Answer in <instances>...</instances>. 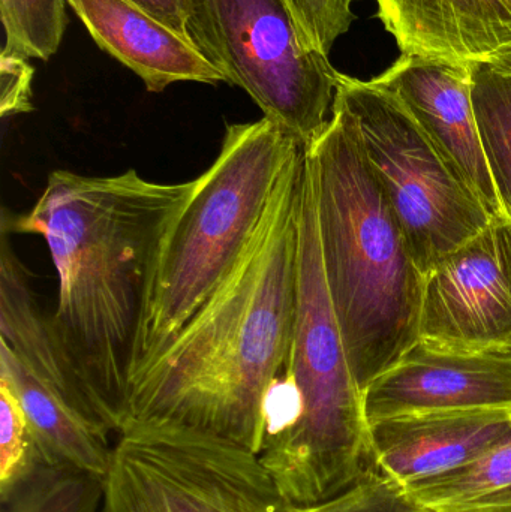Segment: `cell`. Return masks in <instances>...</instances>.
I'll return each mask as SVG.
<instances>
[{"instance_id":"1","label":"cell","mask_w":511,"mask_h":512,"mask_svg":"<svg viewBox=\"0 0 511 512\" xmlns=\"http://www.w3.org/2000/svg\"><path fill=\"white\" fill-rule=\"evenodd\" d=\"M197 183L59 170L29 212L2 210V230L47 243L59 280L51 325L114 438L159 255Z\"/></svg>"},{"instance_id":"2","label":"cell","mask_w":511,"mask_h":512,"mask_svg":"<svg viewBox=\"0 0 511 512\" xmlns=\"http://www.w3.org/2000/svg\"><path fill=\"white\" fill-rule=\"evenodd\" d=\"M305 158L300 149L285 168L227 282L129 384L125 423L170 424L260 454L267 397L287 373L293 343Z\"/></svg>"},{"instance_id":"3","label":"cell","mask_w":511,"mask_h":512,"mask_svg":"<svg viewBox=\"0 0 511 512\" xmlns=\"http://www.w3.org/2000/svg\"><path fill=\"white\" fill-rule=\"evenodd\" d=\"M306 159L324 274L363 393L420 339L425 276L353 119L336 102L329 126L306 149Z\"/></svg>"},{"instance_id":"4","label":"cell","mask_w":511,"mask_h":512,"mask_svg":"<svg viewBox=\"0 0 511 512\" xmlns=\"http://www.w3.org/2000/svg\"><path fill=\"white\" fill-rule=\"evenodd\" d=\"M285 379L293 390L296 417L284 432L264 439L258 456L288 504H321L359 480L371 463V447L363 393L324 274L314 182L306 158L296 319Z\"/></svg>"},{"instance_id":"5","label":"cell","mask_w":511,"mask_h":512,"mask_svg":"<svg viewBox=\"0 0 511 512\" xmlns=\"http://www.w3.org/2000/svg\"><path fill=\"white\" fill-rule=\"evenodd\" d=\"M305 147L266 117L225 129L162 246L129 384L152 366L212 300L248 252L279 179Z\"/></svg>"},{"instance_id":"6","label":"cell","mask_w":511,"mask_h":512,"mask_svg":"<svg viewBox=\"0 0 511 512\" xmlns=\"http://www.w3.org/2000/svg\"><path fill=\"white\" fill-rule=\"evenodd\" d=\"M188 39L225 83L308 149L332 120L339 75L287 0H186Z\"/></svg>"},{"instance_id":"7","label":"cell","mask_w":511,"mask_h":512,"mask_svg":"<svg viewBox=\"0 0 511 512\" xmlns=\"http://www.w3.org/2000/svg\"><path fill=\"white\" fill-rule=\"evenodd\" d=\"M335 102L353 119L423 276L491 224L494 216L392 92L341 74Z\"/></svg>"},{"instance_id":"8","label":"cell","mask_w":511,"mask_h":512,"mask_svg":"<svg viewBox=\"0 0 511 512\" xmlns=\"http://www.w3.org/2000/svg\"><path fill=\"white\" fill-rule=\"evenodd\" d=\"M260 456L170 424L126 421L102 478L99 512H287Z\"/></svg>"},{"instance_id":"9","label":"cell","mask_w":511,"mask_h":512,"mask_svg":"<svg viewBox=\"0 0 511 512\" xmlns=\"http://www.w3.org/2000/svg\"><path fill=\"white\" fill-rule=\"evenodd\" d=\"M420 339L511 348V221L494 218L425 276Z\"/></svg>"},{"instance_id":"10","label":"cell","mask_w":511,"mask_h":512,"mask_svg":"<svg viewBox=\"0 0 511 512\" xmlns=\"http://www.w3.org/2000/svg\"><path fill=\"white\" fill-rule=\"evenodd\" d=\"M368 423L429 412L511 411V348L419 339L363 391Z\"/></svg>"},{"instance_id":"11","label":"cell","mask_w":511,"mask_h":512,"mask_svg":"<svg viewBox=\"0 0 511 512\" xmlns=\"http://www.w3.org/2000/svg\"><path fill=\"white\" fill-rule=\"evenodd\" d=\"M374 81L404 104L486 210L504 216L474 111L473 63L402 54Z\"/></svg>"},{"instance_id":"12","label":"cell","mask_w":511,"mask_h":512,"mask_svg":"<svg viewBox=\"0 0 511 512\" xmlns=\"http://www.w3.org/2000/svg\"><path fill=\"white\" fill-rule=\"evenodd\" d=\"M511 426V411L429 412L369 424L371 463L401 486L476 459Z\"/></svg>"},{"instance_id":"13","label":"cell","mask_w":511,"mask_h":512,"mask_svg":"<svg viewBox=\"0 0 511 512\" xmlns=\"http://www.w3.org/2000/svg\"><path fill=\"white\" fill-rule=\"evenodd\" d=\"M101 50L128 66L147 92L180 81L225 83L221 72L179 33L132 0H66Z\"/></svg>"},{"instance_id":"14","label":"cell","mask_w":511,"mask_h":512,"mask_svg":"<svg viewBox=\"0 0 511 512\" xmlns=\"http://www.w3.org/2000/svg\"><path fill=\"white\" fill-rule=\"evenodd\" d=\"M402 54L485 63L511 44V0H375Z\"/></svg>"},{"instance_id":"15","label":"cell","mask_w":511,"mask_h":512,"mask_svg":"<svg viewBox=\"0 0 511 512\" xmlns=\"http://www.w3.org/2000/svg\"><path fill=\"white\" fill-rule=\"evenodd\" d=\"M11 234L0 239V342L87 423L113 436L107 429L89 391L54 333L51 318L42 310L30 282L29 271L15 254Z\"/></svg>"},{"instance_id":"16","label":"cell","mask_w":511,"mask_h":512,"mask_svg":"<svg viewBox=\"0 0 511 512\" xmlns=\"http://www.w3.org/2000/svg\"><path fill=\"white\" fill-rule=\"evenodd\" d=\"M0 378L20 399L45 463L66 465L104 478L114 441L56 396L23 361L0 342Z\"/></svg>"},{"instance_id":"17","label":"cell","mask_w":511,"mask_h":512,"mask_svg":"<svg viewBox=\"0 0 511 512\" xmlns=\"http://www.w3.org/2000/svg\"><path fill=\"white\" fill-rule=\"evenodd\" d=\"M432 512H492L511 508V426L476 459L440 477L405 486Z\"/></svg>"},{"instance_id":"18","label":"cell","mask_w":511,"mask_h":512,"mask_svg":"<svg viewBox=\"0 0 511 512\" xmlns=\"http://www.w3.org/2000/svg\"><path fill=\"white\" fill-rule=\"evenodd\" d=\"M473 104L501 210L511 221V75L473 63Z\"/></svg>"},{"instance_id":"19","label":"cell","mask_w":511,"mask_h":512,"mask_svg":"<svg viewBox=\"0 0 511 512\" xmlns=\"http://www.w3.org/2000/svg\"><path fill=\"white\" fill-rule=\"evenodd\" d=\"M102 478L66 465L41 463L0 495V512H99Z\"/></svg>"},{"instance_id":"20","label":"cell","mask_w":511,"mask_h":512,"mask_svg":"<svg viewBox=\"0 0 511 512\" xmlns=\"http://www.w3.org/2000/svg\"><path fill=\"white\" fill-rule=\"evenodd\" d=\"M66 0H0L6 41L2 53L47 62L62 44Z\"/></svg>"},{"instance_id":"21","label":"cell","mask_w":511,"mask_h":512,"mask_svg":"<svg viewBox=\"0 0 511 512\" xmlns=\"http://www.w3.org/2000/svg\"><path fill=\"white\" fill-rule=\"evenodd\" d=\"M41 463L45 462L20 399L9 382L0 378V495L21 483Z\"/></svg>"},{"instance_id":"22","label":"cell","mask_w":511,"mask_h":512,"mask_svg":"<svg viewBox=\"0 0 511 512\" xmlns=\"http://www.w3.org/2000/svg\"><path fill=\"white\" fill-rule=\"evenodd\" d=\"M287 512H432L420 505L404 486L369 463L359 480L321 504L296 507L288 505Z\"/></svg>"},{"instance_id":"23","label":"cell","mask_w":511,"mask_h":512,"mask_svg":"<svg viewBox=\"0 0 511 512\" xmlns=\"http://www.w3.org/2000/svg\"><path fill=\"white\" fill-rule=\"evenodd\" d=\"M297 21L318 50L329 56L339 36L356 20V0H287Z\"/></svg>"},{"instance_id":"24","label":"cell","mask_w":511,"mask_h":512,"mask_svg":"<svg viewBox=\"0 0 511 512\" xmlns=\"http://www.w3.org/2000/svg\"><path fill=\"white\" fill-rule=\"evenodd\" d=\"M33 68L20 56L0 54V113L2 117L29 113L32 105Z\"/></svg>"},{"instance_id":"25","label":"cell","mask_w":511,"mask_h":512,"mask_svg":"<svg viewBox=\"0 0 511 512\" xmlns=\"http://www.w3.org/2000/svg\"><path fill=\"white\" fill-rule=\"evenodd\" d=\"M158 18L165 26L188 39L186 29V0H132ZM189 41V39H188Z\"/></svg>"},{"instance_id":"26","label":"cell","mask_w":511,"mask_h":512,"mask_svg":"<svg viewBox=\"0 0 511 512\" xmlns=\"http://www.w3.org/2000/svg\"><path fill=\"white\" fill-rule=\"evenodd\" d=\"M486 65L494 71L501 72V74L511 75V44L498 50L497 53L492 54Z\"/></svg>"},{"instance_id":"27","label":"cell","mask_w":511,"mask_h":512,"mask_svg":"<svg viewBox=\"0 0 511 512\" xmlns=\"http://www.w3.org/2000/svg\"><path fill=\"white\" fill-rule=\"evenodd\" d=\"M492 512H511V508H509V510L492 511Z\"/></svg>"}]
</instances>
